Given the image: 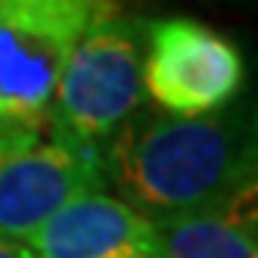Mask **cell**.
Wrapping results in <instances>:
<instances>
[{"label": "cell", "mask_w": 258, "mask_h": 258, "mask_svg": "<svg viewBox=\"0 0 258 258\" xmlns=\"http://www.w3.org/2000/svg\"><path fill=\"white\" fill-rule=\"evenodd\" d=\"M255 187L227 202L156 221L165 258H258Z\"/></svg>", "instance_id": "cell-7"}, {"label": "cell", "mask_w": 258, "mask_h": 258, "mask_svg": "<svg viewBox=\"0 0 258 258\" xmlns=\"http://www.w3.org/2000/svg\"><path fill=\"white\" fill-rule=\"evenodd\" d=\"M106 187V156L44 131L0 143V239L28 243L62 206Z\"/></svg>", "instance_id": "cell-5"}, {"label": "cell", "mask_w": 258, "mask_h": 258, "mask_svg": "<svg viewBox=\"0 0 258 258\" xmlns=\"http://www.w3.org/2000/svg\"><path fill=\"white\" fill-rule=\"evenodd\" d=\"M25 246L34 258H165L156 221L106 190L62 206Z\"/></svg>", "instance_id": "cell-6"}, {"label": "cell", "mask_w": 258, "mask_h": 258, "mask_svg": "<svg viewBox=\"0 0 258 258\" xmlns=\"http://www.w3.org/2000/svg\"><path fill=\"white\" fill-rule=\"evenodd\" d=\"M7 134H13V131H7V127H0V143L7 140Z\"/></svg>", "instance_id": "cell-9"}, {"label": "cell", "mask_w": 258, "mask_h": 258, "mask_svg": "<svg viewBox=\"0 0 258 258\" xmlns=\"http://www.w3.org/2000/svg\"><path fill=\"white\" fill-rule=\"evenodd\" d=\"M103 156L106 183L150 221L190 215L255 187V127L239 106L212 115L137 109Z\"/></svg>", "instance_id": "cell-1"}, {"label": "cell", "mask_w": 258, "mask_h": 258, "mask_svg": "<svg viewBox=\"0 0 258 258\" xmlns=\"http://www.w3.org/2000/svg\"><path fill=\"white\" fill-rule=\"evenodd\" d=\"M118 0H0V127L47 131L72 50Z\"/></svg>", "instance_id": "cell-3"}, {"label": "cell", "mask_w": 258, "mask_h": 258, "mask_svg": "<svg viewBox=\"0 0 258 258\" xmlns=\"http://www.w3.org/2000/svg\"><path fill=\"white\" fill-rule=\"evenodd\" d=\"M146 22L121 10L100 19L72 50L53 90L47 131L72 146L106 153L121 124L143 106Z\"/></svg>", "instance_id": "cell-2"}, {"label": "cell", "mask_w": 258, "mask_h": 258, "mask_svg": "<svg viewBox=\"0 0 258 258\" xmlns=\"http://www.w3.org/2000/svg\"><path fill=\"white\" fill-rule=\"evenodd\" d=\"M246 81L239 47L190 16L146 22L143 90L168 115H212L227 109Z\"/></svg>", "instance_id": "cell-4"}, {"label": "cell", "mask_w": 258, "mask_h": 258, "mask_svg": "<svg viewBox=\"0 0 258 258\" xmlns=\"http://www.w3.org/2000/svg\"><path fill=\"white\" fill-rule=\"evenodd\" d=\"M0 258H34L31 249L25 243H10V239H0Z\"/></svg>", "instance_id": "cell-8"}]
</instances>
